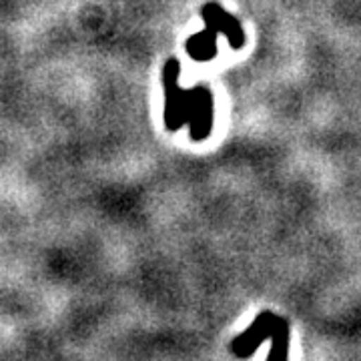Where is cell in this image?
Returning a JSON list of instances; mask_svg holds the SVG:
<instances>
[{"label": "cell", "instance_id": "1", "mask_svg": "<svg viewBox=\"0 0 361 361\" xmlns=\"http://www.w3.org/2000/svg\"><path fill=\"white\" fill-rule=\"evenodd\" d=\"M179 61L169 59L163 66V89H165V127L171 133L187 125V113H189V90L179 87Z\"/></svg>", "mask_w": 361, "mask_h": 361}, {"label": "cell", "instance_id": "2", "mask_svg": "<svg viewBox=\"0 0 361 361\" xmlns=\"http://www.w3.org/2000/svg\"><path fill=\"white\" fill-rule=\"evenodd\" d=\"M213 94L211 90L197 85L189 90V113L187 125L191 127V141H205L213 129Z\"/></svg>", "mask_w": 361, "mask_h": 361}, {"label": "cell", "instance_id": "3", "mask_svg": "<svg viewBox=\"0 0 361 361\" xmlns=\"http://www.w3.org/2000/svg\"><path fill=\"white\" fill-rule=\"evenodd\" d=\"M201 16L205 20V26L217 30L223 37H227L229 44H231L235 51H239L245 44V35H243V28L239 25V20L227 13L221 4H217V2H207L205 6L201 8Z\"/></svg>", "mask_w": 361, "mask_h": 361}, {"label": "cell", "instance_id": "4", "mask_svg": "<svg viewBox=\"0 0 361 361\" xmlns=\"http://www.w3.org/2000/svg\"><path fill=\"white\" fill-rule=\"evenodd\" d=\"M273 313L269 311H265V313H261L257 315V319L249 325V329H245L243 334L239 337H235L231 343V351L237 355V357H241V360H245L249 355H253V351L267 339L271 337V325H273Z\"/></svg>", "mask_w": 361, "mask_h": 361}, {"label": "cell", "instance_id": "5", "mask_svg": "<svg viewBox=\"0 0 361 361\" xmlns=\"http://www.w3.org/2000/svg\"><path fill=\"white\" fill-rule=\"evenodd\" d=\"M217 37L219 32L205 26V30L193 35L191 39L187 40V52L193 61H211L217 54Z\"/></svg>", "mask_w": 361, "mask_h": 361}, {"label": "cell", "instance_id": "6", "mask_svg": "<svg viewBox=\"0 0 361 361\" xmlns=\"http://www.w3.org/2000/svg\"><path fill=\"white\" fill-rule=\"evenodd\" d=\"M271 339H273V348L267 361H287V348H289V325L281 317H273L271 325Z\"/></svg>", "mask_w": 361, "mask_h": 361}]
</instances>
